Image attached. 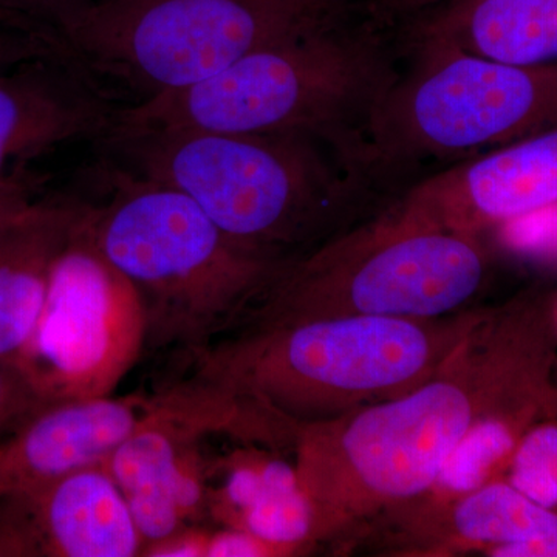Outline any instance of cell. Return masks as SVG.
I'll use <instances>...</instances> for the list:
<instances>
[{
  "mask_svg": "<svg viewBox=\"0 0 557 557\" xmlns=\"http://www.w3.org/2000/svg\"><path fill=\"white\" fill-rule=\"evenodd\" d=\"M556 313H557V309H556Z\"/></svg>",
  "mask_w": 557,
  "mask_h": 557,
  "instance_id": "30",
  "label": "cell"
},
{
  "mask_svg": "<svg viewBox=\"0 0 557 557\" xmlns=\"http://www.w3.org/2000/svg\"><path fill=\"white\" fill-rule=\"evenodd\" d=\"M115 168L171 186L240 244L293 259L330 239L375 190L354 157L300 134L110 132Z\"/></svg>",
  "mask_w": 557,
  "mask_h": 557,
  "instance_id": "2",
  "label": "cell"
},
{
  "mask_svg": "<svg viewBox=\"0 0 557 557\" xmlns=\"http://www.w3.org/2000/svg\"><path fill=\"white\" fill-rule=\"evenodd\" d=\"M401 40L509 65L557 61V0H442L395 22Z\"/></svg>",
  "mask_w": 557,
  "mask_h": 557,
  "instance_id": "15",
  "label": "cell"
},
{
  "mask_svg": "<svg viewBox=\"0 0 557 557\" xmlns=\"http://www.w3.org/2000/svg\"><path fill=\"white\" fill-rule=\"evenodd\" d=\"M486 556L493 557H557V528L552 533L545 534L533 541L520 542V544L505 545L493 549Z\"/></svg>",
  "mask_w": 557,
  "mask_h": 557,
  "instance_id": "26",
  "label": "cell"
},
{
  "mask_svg": "<svg viewBox=\"0 0 557 557\" xmlns=\"http://www.w3.org/2000/svg\"><path fill=\"white\" fill-rule=\"evenodd\" d=\"M557 528V512L523 496L505 479L440 504H413L379 520L369 537L381 552L406 557H448L493 552L533 541Z\"/></svg>",
  "mask_w": 557,
  "mask_h": 557,
  "instance_id": "13",
  "label": "cell"
},
{
  "mask_svg": "<svg viewBox=\"0 0 557 557\" xmlns=\"http://www.w3.org/2000/svg\"><path fill=\"white\" fill-rule=\"evenodd\" d=\"M25 24H27V22L14 21L10 20V17L0 16V51L9 46L10 40L14 38L17 30H20L22 25Z\"/></svg>",
  "mask_w": 557,
  "mask_h": 557,
  "instance_id": "27",
  "label": "cell"
},
{
  "mask_svg": "<svg viewBox=\"0 0 557 557\" xmlns=\"http://www.w3.org/2000/svg\"><path fill=\"white\" fill-rule=\"evenodd\" d=\"M166 405V391L44 403L0 440V500H25L72 472L104 463Z\"/></svg>",
  "mask_w": 557,
  "mask_h": 557,
  "instance_id": "12",
  "label": "cell"
},
{
  "mask_svg": "<svg viewBox=\"0 0 557 557\" xmlns=\"http://www.w3.org/2000/svg\"><path fill=\"white\" fill-rule=\"evenodd\" d=\"M119 110L57 33L22 25L0 51V183L50 150L101 141Z\"/></svg>",
  "mask_w": 557,
  "mask_h": 557,
  "instance_id": "10",
  "label": "cell"
},
{
  "mask_svg": "<svg viewBox=\"0 0 557 557\" xmlns=\"http://www.w3.org/2000/svg\"><path fill=\"white\" fill-rule=\"evenodd\" d=\"M112 196L91 207L95 242L137 289L146 351L190 355L233 329L292 259L247 247L185 194L113 166Z\"/></svg>",
  "mask_w": 557,
  "mask_h": 557,
  "instance_id": "5",
  "label": "cell"
},
{
  "mask_svg": "<svg viewBox=\"0 0 557 557\" xmlns=\"http://www.w3.org/2000/svg\"><path fill=\"white\" fill-rule=\"evenodd\" d=\"M384 28L369 17L348 25L333 7L211 78L120 109L110 132L300 134L358 161L362 131L401 70Z\"/></svg>",
  "mask_w": 557,
  "mask_h": 557,
  "instance_id": "4",
  "label": "cell"
},
{
  "mask_svg": "<svg viewBox=\"0 0 557 557\" xmlns=\"http://www.w3.org/2000/svg\"><path fill=\"white\" fill-rule=\"evenodd\" d=\"M479 314L448 361L420 387L299 426L293 450L313 511L311 547L359 544L384 516L434 485L502 384L500 362Z\"/></svg>",
  "mask_w": 557,
  "mask_h": 557,
  "instance_id": "1",
  "label": "cell"
},
{
  "mask_svg": "<svg viewBox=\"0 0 557 557\" xmlns=\"http://www.w3.org/2000/svg\"><path fill=\"white\" fill-rule=\"evenodd\" d=\"M504 479L523 496L557 512V417L548 413L520 440Z\"/></svg>",
  "mask_w": 557,
  "mask_h": 557,
  "instance_id": "18",
  "label": "cell"
},
{
  "mask_svg": "<svg viewBox=\"0 0 557 557\" xmlns=\"http://www.w3.org/2000/svg\"><path fill=\"white\" fill-rule=\"evenodd\" d=\"M90 214L87 205L54 260L42 313L17 364L46 401L115 394L146 354L141 299L98 248Z\"/></svg>",
  "mask_w": 557,
  "mask_h": 557,
  "instance_id": "9",
  "label": "cell"
},
{
  "mask_svg": "<svg viewBox=\"0 0 557 557\" xmlns=\"http://www.w3.org/2000/svg\"><path fill=\"white\" fill-rule=\"evenodd\" d=\"M39 557L30 523L14 502L0 500V557Z\"/></svg>",
  "mask_w": 557,
  "mask_h": 557,
  "instance_id": "22",
  "label": "cell"
},
{
  "mask_svg": "<svg viewBox=\"0 0 557 557\" xmlns=\"http://www.w3.org/2000/svg\"><path fill=\"white\" fill-rule=\"evenodd\" d=\"M10 502L24 509L39 557H134L145 548L126 497L104 463Z\"/></svg>",
  "mask_w": 557,
  "mask_h": 557,
  "instance_id": "14",
  "label": "cell"
},
{
  "mask_svg": "<svg viewBox=\"0 0 557 557\" xmlns=\"http://www.w3.org/2000/svg\"><path fill=\"white\" fill-rule=\"evenodd\" d=\"M394 203L438 228L472 236L557 207V127L434 172Z\"/></svg>",
  "mask_w": 557,
  "mask_h": 557,
  "instance_id": "11",
  "label": "cell"
},
{
  "mask_svg": "<svg viewBox=\"0 0 557 557\" xmlns=\"http://www.w3.org/2000/svg\"><path fill=\"white\" fill-rule=\"evenodd\" d=\"M97 0H0V16L57 30L73 14Z\"/></svg>",
  "mask_w": 557,
  "mask_h": 557,
  "instance_id": "20",
  "label": "cell"
},
{
  "mask_svg": "<svg viewBox=\"0 0 557 557\" xmlns=\"http://www.w3.org/2000/svg\"><path fill=\"white\" fill-rule=\"evenodd\" d=\"M482 236L438 228L392 203L282 269L237 325L296 319H438L460 313L487 276Z\"/></svg>",
  "mask_w": 557,
  "mask_h": 557,
  "instance_id": "7",
  "label": "cell"
},
{
  "mask_svg": "<svg viewBox=\"0 0 557 557\" xmlns=\"http://www.w3.org/2000/svg\"><path fill=\"white\" fill-rule=\"evenodd\" d=\"M401 44L410 62L359 139V164L376 189L408 188L423 171L557 127V61L523 67L438 44Z\"/></svg>",
  "mask_w": 557,
  "mask_h": 557,
  "instance_id": "6",
  "label": "cell"
},
{
  "mask_svg": "<svg viewBox=\"0 0 557 557\" xmlns=\"http://www.w3.org/2000/svg\"><path fill=\"white\" fill-rule=\"evenodd\" d=\"M277 454L245 445L214 463L212 471L220 478L211 474L219 482L209 485L208 516L269 542L285 556H296L313 549V511L295 463Z\"/></svg>",
  "mask_w": 557,
  "mask_h": 557,
  "instance_id": "16",
  "label": "cell"
},
{
  "mask_svg": "<svg viewBox=\"0 0 557 557\" xmlns=\"http://www.w3.org/2000/svg\"><path fill=\"white\" fill-rule=\"evenodd\" d=\"M44 403L46 399L40 398L20 369L0 361V440L20 426Z\"/></svg>",
  "mask_w": 557,
  "mask_h": 557,
  "instance_id": "19",
  "label": "cell"
},
{
  "mask_svg": "<svg viewBox=\"0 0 557 557\" xmlns=\"http://www.w3.org/2000/svg\"><path fill=\"white\" fill-rule=\"evenodd\" d=\"M549 413L557 417V388L555 391V397H553L552 410H549Z\"/></svg>",
  "mask_w": 557,
  "mask_h": 557,
  "instance_id": "29",
  "label": "cell"
},
{
  "mask_svg": "<svg viewBox=\"0 0 557 557\" xmlns=\"http://www.w3.org/2000/svg\"><path fill=\"white\" fill-rule=\"evenodd\" d=\"M87 203L38 199L0 233V361L17 368L38 325L54 260Z\"/></svg>",
  "mask_w": 557,
  "mask_h": 557,
  "instance_id": "17",
  "label": "cell"
},
{
  "mask_svg": "<svg viewBox=\"0 0 557 557\" xmlns=\"http://www.w3.org/2000/svg\"><path fill=\"white\" fill-rule=\"evenodd\" d=\"M284 552L237 528L209 531L207 557H284Z\"/></svg>",
  "mask_w": 557,
  "mask_h": 557,
  "instance_id": "23",
  "label": "cell"
},
{
  "mask_svg": "<svg viewBox=\"0 0 557 557\" xmlns=\"http://www.w3.org/2000/svg\"><path fill=\"white\" fill-rule=\"evenodd\" d=\"M35 188V182L25 170L0 183V233L38 200Z\"/></svg>",
  "mask_w": 557,
  "mask_h": 557,
  "instance_id": "24",
  "label": "cell"
},
{
  "mask_svg": "<svg viewBox=\"0 0 557 557\" xmlns=\"http://www.w3.org/2000/svg\"><path fill=\"white\" fill-rule=\"evenodd\" d=\"M515 247L530 251L557 248V207L534 212L502 226Z\"/></svg>",
  "mask_w": 557,
  "mask_h": 557,
  "instance_id": "21",
  "label": "cell"
},
{
  "mask_svg": "<svg viewBox=\"0 0 557 557\" xmlns=\"http://www.w3.org/2000/svg\"><path fill=\"white\" fill-rule=\"evenodd\" d=\"M311 10L327 11L335 7L336 0H309Z\"/></svg>",
  "mask_w": 557,
  "mask_h": 557,
  "instance_id": "28",
  "label": "cell"
},
{
  "mask_svg": "<svg viewBox=\"0 0 557 557\" xmlns=\"http://www.w3.org/2000/svg\"><path fill=\"white\" fill-rule=\"evenodd\" d=\"M209 531L189 525L178 533L146 545L141 556L150 557H207Z\"/></svg>",
  "mask_w": 557,
  "mask_h": 557,
  "instance_id": "25",
  "label": "cell"
},
{
  "mask_svg": "<svg viewBox=\"0 0 557 557\" xmlns=\"http://www.w3.org/2000/svg\"><path fill=\"white\" fill-rule=\"evenodd\" d=\"M319 13L309 0H97L54 33L94 78L143 101L211 78Z\"/></svg>",
  "mask_w": 557,
  "mask_h": 557,
  "instance_id": "8",
  "label": "cell"
},
{
  "mask_svg": "<svg viewBox=\"0 0 557 557\" xmlns=\"http://www.w3.org/2000/svg\"><path fill=\"white\" fill-rule=\"evenodd\" d=\"M478 314L329 317L237 325L190 355V379L298 426L321 423L426 383Z\"/></svg>",
  "mask_w": 557,
  "mask_h": 557,
  "instance_id": "3",
  "label": "cell"
}]
</instances>
